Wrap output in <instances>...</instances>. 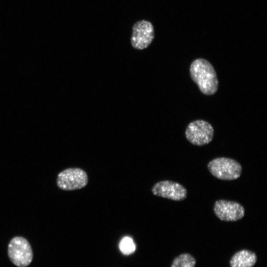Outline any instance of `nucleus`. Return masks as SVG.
I'll return each mask as SVG.
<instances>
[{
	"label": "nucleus",
	"mask_w": 267,
	"mask_h": 267,
	"mask_svg": "<svg viewBox=\"0 0 267 267\" xmlns=\"http://www.w3.org/2000/svg\"><path fill=\"white\" fill-rule=\"evenodd\" d=\"M214 212L221 220L225 222H236L242 219L245 215V209L239 203L220 199L214 205Z\"/></svg>",
	"instance_id": "obj_7"
},
{
	"label": "nucleus",
	"mask_w": 267,
	"mask_h": 267,
	"mask_svg": "<svg viewBox=\"0 0 267 267\" xmlns=\"http://www.w3.org/2000/svg\"><path fill=\"white\" fill-rule=\"evenodd\" d=\"M257 260V256L254 252L248 250H242L232 256L229 264L230 267H253Z\"/></svg>",
	"instance_id": "obj_9"
},
{
	"label": "nucleus",
	"mask_w": 267,
	"mask_h": 267,
	"mask_svg": "<svg viewBox=\"0 0 267 267\" xmlns=\"http://www.w3.org/2000/svg\"><path fill=\"white\" fill-rule=\"evenodd\" d=\"M8 255L11 262L18 267H27L33 257L29 243L25 238L20 236H16L10 241Z\"/></svg>",
	"instance_id": "obj_4"
},
{
	"label": "nucleus",
	"mask_w": 267,
	"mask_h": 267,
	"mask_svg": "<svg viewBox=\"0 0 267 267\" xmlns=\"http://www.w3.org/2000/svg\"><path fill=\"white\" fill-rule=\"evenodd\" d=\"M187 140L192 144L203 146L209 143L214 137V130L207 121L196 120L190 122L185 130Z\"/></svg>",
	"instance_id": "obj_3"
},
{
	"label": "nucleus",
	"mask_w": 267,
	"mask_h": 267,
	"mask_svg": "<svg viewBox=\"0 0 267 267\" xmlns=\"http://www.w3.org/2000/svg\"><path fill=\"white\" fill-rule=\"evenodd\" d=\"M154 36V27L151 22L146 20L137 21L132 27L131 45L135 49L143 50L150 45Z\"/></svg>",
	"instance_id": "obj_6"
},
{
	"label": "nucleus",
	"mask_w": 267,
	"mask_h": 267,
	"mask_svg": "<svg viewBox=\"0 0 267 267\" xmlns=\"http://www.w3.org/2000/svg\"><path fill=\"white\" fill-rule=\"evenodd\" d=\"M119 248L123 254L129 255L134 252L135 246L131 238L125 237L121 240L119 243Z\"/></svg>",
	"instance_id": "obj_11"
},
{
	"label": "nucleus",
	"mask_w": 267,
	"mask_h": 267,
	"mask_svg": "<svg viewBox=\"0 0 267 267\" xmlns=\"http://www.w3.org/2000/svg\"><path fill=\"white\" fill-rule=\"evenodd\" d=\"M58 187L64 190H73L85 187L88 182L86 172L80 168H68L59 173L57 178Z\"/></svg>",
	"instance_id": "obj_5"
},
{
	"label": "nucleus",
	"mask_w": 267,
	"mask_h": 267,
	"mask_svg": "<svg viewBox=\"0 0 267 267\" xmlns=\"http://www.w3.org/2000/svg\"><path fill=\"white\" fill-rule=\"evenodd\" d=\"M151 191L154 195L177 201L185 199L187 195V190L184 186L168 180L156 183Z\"/></svg>",
	"instance_id": "obj_8"
},
{
	"label": "nucleus",
	"mask_w": 267,
	"mask_h": 267,
	"mask_svg": "<svg viewBox=\"0 0 267 267\" xmlns=\"http://www.w3.org/2000/svg\"><path fill=\"white\" fill-rule=\"evenodd\" d=\"M195 258L188 253L181 254L175 258L171 267H194Z\"/></svg>",
	"instance_id": "obj_10"
},
{
	"label": "nucleus",
	"mask_w": 267,
	"mask_h": 267,
	"mask_svg": "<svg viewBox=\"0 0 267 267\" xmlns=\"http://www.w3.org/2000/svg\"><path fill=\"white\" fill-rule=\"evenodd\" d=\"M207 167L211 174L216 178L224 180H232L239 178L242 172L241 164L234 159L218 157L210 161Z\"/></svg>",
	"instance_id": "obj_2"
},
{
	"label": "nucleus",
	"mask_w": 267,
	"mask_h": 267,
	"mask_svg": "<svg viewBox=\"0 0 267 267\" xmlns=\"http://www.w3.org/2000/svg\"><path fill=\"white\" fill-rule=\"evenodd\" d=\"M190 75L201 92L206 95L214 94L218 90L219 81L216 72L207 60L197 58L190 64Z\"/></svg>",
	"instance_id": "obj_1"
}]
</instances>
